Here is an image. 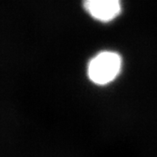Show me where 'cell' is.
<instances>
[{
  "label": "cell",
  "mask_w": 157,
  "mask_h": 157,
  "mask_svg": "<svg viewBox=\"0 0 157 157\" xmlns=\"http://www.w3.org/2000/svg\"><path fill=\"white\" fill-rule=\"evenodd\" d=\"M83 7L96 21L109 23L121 13V0H83Z\"/></svg>",
  "instance_id": "2"
},
{
  "label": "cell",
  "mask_w": 157,
  "mask_h": 157,
  "mask_svg": "<svg viewBox=\"0 0 157 157\" xmlns=\"http://www.w3.org/2000/svg\"><path fill=\"white\" fill-rule=\"evenodd\" d=\"M122 67L121 56L113 51H101L88 62L87 76L96 85L111 83L120 74Z\"/></svg>",
  "instance_id": "1"
}]
</instances>
